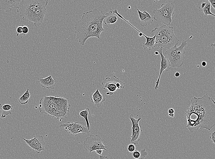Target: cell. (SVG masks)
<instances>
[{
    "mask_svg": "<svg viewBox=\"0 0 215 159\" xmlns=\"http://www.w3.org/2000/svg\"><path fill=\"white\" fill-rule=\"evenodd\" d=\"M191 105L185 111L188 128L191 133L200 128L210 131L215 125V104L214 100L206 94L191 99Z\"/></svg>",
    "mask_w": 215,
    "mask_h": 159,
    "instance_id": "6da1fadb",
    "label": "cell"
},
{
    "mask_svg": "<svg viewBox=\"0 0 215 159\" xmlns=\"http://www.w3.org/2000/svg\"><path fill=\"white\" fill-rule=\"evenodd\" d=\"M105 17L103 11L99 12L96 8L82 13L74 28L76 39L80 45L84 46L86 40L90 37L100 39L101 33L104 31L103 21Z\"/></svg>",
    "mask_w": 215,
    "mask_h": 159,
    "instance_id": "7a4b0ae2",
    "label": "cell"
},
{
    "mask_svg": "<svg viewBox=\"0 0 215 159\" xmlns=\"http://www.w3.org/2000/svg\"><path fill=\"white\" fill-rule=\"evenodd\" d=\"M151 37L155 35V47L169 49L178 44L179 39L175 35L173 28L165 24L155 28L151 31Z\"/></svg>",
    "mask_w": 215,
    "mask_h": 159,
    "instance_id": "3957f363",
    "label": "cell"
},
{
    "mask_svg": "<svg viewBox=\"0 0 215 159\" xmlns=\"http://www.w3.org/2000/svg\"><path fill=\"white\" fill-rule=\"evenodd\" d=\"M48 0H23L20 2L16 12L20 13L23 20L32 22L35 13L39 7L48 4Z\"/></svg>",
    "mask_w": 215,
    "mask_h": 159,
    "instance_id": "277c9868",
    "label": "cell"
},
{
    "mask_svg": "<svg viewBox=\"0 0 215 159\" xmlns=\"http://www.w3.org/2000/svg\"><path fill=\"white\" fill-rule=\"evenodd\" d=\"M188 40H183L179 46L177 47V44H176L165 52L166 57L169 60L171 67L180 68L183 65L185 58L184 48L187 46Z\"/></svg>",
    "mask_w": 215,
    "mask_h": 159,
    "instance_id": "5b68a950",
    "label": "cell"
},
{
    "mask_svg": "<svg viewBox=\"0 0 215 159\" xmlns=\"http://www.w3.org/2000/svg\"><path fill=\"white\" fill-rule=\"evenodd\" d=\"M159 9L153 10V18L156 21L168 26L172 22L175 5L173 3H162Z\"/></svg>",
    "mask_w": 215,
    "mask_h": 159,
    "instance_id": "8992f818",
    "label": "cell"
},
{
    "mask_svg": "<svg viewBox=\"0 0 215 159\" xmlns=\"http://www.w3.org/2000/svg\"><path fill=\"white\" fill-rule=\"evenodd\" d=\"M85 150L90 154L93 151L101 149L107 151V146L103 143V140L98 135H90L84 141L83 144Z\"/></svg>",
    "mask_w": 215,
    "mask_h": 159,
    "instance_id": "52a82bcc",
    "label": "cell"
},
{
    "mask_svg": "<svg viewBox=\"0 0 215 159\" xmlns=\"http://www.w3.org/2000/svg\"><path fill=\"white\" fill-rule=\"evenodd\" d=\"M60 127L64 128L66 132H68L71 135L73 136H76L79 133L85 135L90 132V130L85 126V123L83 122H68L61 124Z\"/></svg>",
    "mask_w": 215,
    "mask_h": 159,
    "instance_id": "ba28073f",
    "label": "cell"
},
{
    "mask_svg": "<svg viewBox=\"0 0 215 159\" xmlns=\"http://www.w3.org/2000/svg\"><path fill=\"white\" fill-rule=\"evenodd\" d=\"M101 84L103 89H107L109 91L106 94L110 95H113L117 89L124 88L123 82L115 76L106 78L101 82Z\"/></svg>",
    "mask_w": 215,
    "mask_h": 159,
    "instance_id": "9c48e42d",
    "label": "cell"
},
{
    "mask_svg": "<svg viewBox=\"0 0 215 159\" xmlns=\"http://www.w3.org/2000/svg\"><path fill=\"white\" fill-rule=\"evenodd\" d=\"M132 124V135L130 136V142L134 145L137 144L140 140V134L142 131L141 126L139 124V122L141 118L140 117L136 119L133 114H131L129 117Z\"/></svg>",
    "mask_w": 215,
    "mask_h": 159,
    "instance_id": "30bf717a",
    "label": "cell"
},
{
    "mask_svg": "<svg viewBox=\"0 0 215 159\" xmlns=\"http://www.w3.org/2000/svg\"><path fill=\"white\" fill-rule=\"evenodd\" d=\"M22 138L26 142L27 144L37 153H39L41 151L45 150V143L43 136L39 135H36L30 139H26L23 138Z\"/></svg>",
    "mask_w": 215,
    "mask_h": 159,
    "instance_id": "8fae6325",
    "label": "cell"
},
{
    "mask_svg": "<svg viewBox=\"0 0 215 159\" xmlns=\"http://www.w3.org/2000/svg\"><path fill=\"white\" fill-rule=\"evenodd\" d=\"M162 48H160L157 50V51L158 52L159 54L160 55L161 58V61L159 74L158 79L155 83L156 84L154 87V89L155 90H156L159 88V80L162 73L165 70L166 72L169 71L171 67L169 60L166 57L164 56L163 55L162 52Z\"/></svg>",
    "mask_w": 215,
    "mask_h": 159,
    "instance_id": "7c38bea8",
    "label": "cell"
},
{
    "mask_svg": "<svg viewBox=\"0 0 215 159\" xmlns=\"http://www.w3.org/2000/svg\"><path fill=\"white\" fill-rule=\"evenodd\" d=\"M137 10L139 16L138 22L141 26L146 27L153 22L152 17L145 9H144L142 12L138 9Z\"/></svg>",
    "mask_w": 215,
    "mask_h": 159,
    "instance_id": "4fadbf2b",
    "label": "cell"
},
{
    "mask_svg": "<svg viewBox=\"0 0 215 159\" xmlns=\"http://www.w3.org/2000/svg\"><path fill=\"white\" fill-rule=\"evenodd\" d=\"M20 0H0V9L8 13L13 7L17 8Z\"/></svg>",
    "mask_w": 215,
    "mask_h": 159,
    "instance_id": "5bb4252c",
    "label": "cell"
},
{
    "mask_svg": "<svg viewBox=\"0 0 215 159\" xmlns=\"http://www.w3.org/2000/svg\"><path fill=\"white\" fill-rule=\"evenodd\" d=\"M90 98L91 102L97 108L100 107L106 99L104 94L100 92L98 89H97L93 93L91 94Z\"/></svg>",
    "mask_w": 215,
    "mask_h": 159,
    "instance_id": "9a60e30c",
    "label": "cell"
},
{
    "mask_svg": "<svg viewBox=\"0 0 215 159\" xmlns=\"http://www.w3.org/2000/svg\"><path fill=\"white\" fill-rule=\"evenodd\" d=\"M38 80L40 86L44 88L53 90L55 87L56 80L52 78L51 75L45 78H39Z\"/></svg>",
    "mask_w": 215,
    "mask_h": 159,
    "instance_id": "2e32d148",
    "label": "cell"
},
{
    "mask_svg": "<svg viewBox=\"0 0 215 159\" xmlns=\"http://www.w3.org/2000/svg\"><path fill=\"white\" fill-rule=\"evenodd\" d=\"M105 15V17L104 19L103 22L106 25L114 24L117 20V15L113 13L112 11H110L108 13H106Z\"/></svg>",
    "mask_w": 215,
    "mask_h": 159,
    "instance_id": "e0dca14e",
    "label": "cell"
},
{
    "mask_svg": "<svg viewBox=\"0 0 215 159\" xmlns=\"http://www.w3.org/2000/svg\"><path fill=\"white\" fill-rule=\"evenodd\" d=\"M143 35L146 38V41L143 44L142 46L144 49H146L151 50L155 47V36L154 35L152 37H149L146 36L143 34Z\"/></svg>",
    "mask_w": 215,
    "mask_h": 159,
    "instance_id": "ac0fdd59",
    "label": "cell"
},
{
    "mask_svg": "<svg viewBox=\"0 0 215 159\" xmlns=\"http://www.w3.org/2000/svg\"><path fill=\"white\" fill-rule=\"evenodd\" d=\"M147 155L148 153L145 149H142L140 151L136 150L132 153V156L135 159H144Z\"/></svg>",
    "mask_w": 215,
    "mask_h": 159,
    "instance_id": "d6986e66",
    "label": "cell"
},
{
    "mask_svg": "<svg viewBox=\"0 0 215 159\" xmlns=\"http://www.w3.org/2000/svg\"><path fill=\"white\" fill-rule=\"evenodd\" d=\"M90 114V111L89 108H86L79 113L80 115L85 120L86 123V127L89 130H90V126L88 119V116Z\"/></svg>",
    "mask_w": 215,
    "mask_h": 159,
    "instance_id": "ffe728a7",
    "label": "cell"
},
{
    "mask_svg": "<svg viewBox=\"0 0 215 159\" xmlns=\"http://www.w3.org/2000/svg\"><path fill=\"white\" fill-rule=\"evenodd\" d=\"M29 91V89H27L25 93L18 99V101L21 104L25 105L28 102L31 96Z\"/></svg>",
    "mask_w": 215,
    "mask_h": 159,
    "instance_id": "44dd1931",
    "label": "cell"
},
{
    "mask_svg": "<svg viewBox=\"0 0 215 159\" xmlns=\"http://www.w3.org/2000/svg\"><path fill=\"white\" fill-rule=\"evenodd\" d=\"M210 4L208 0L204 8L201 9H199L198 11L203 14L205 17H206L209 15L215 17V15L212 13L210 11Z\"/></svg>",
    "mask_w": 215,
    "mask_h": 159,
    "instance_id": "7402d4cb",
    "label": "cell"
},
{
    "mask_svg": "<svg viewBox=\"0 0 215 159\" xmlns=\"http://www.w3.org/2000/svg\"><path fill=\"white\" fill-rule=\"evenodd\" d=\"M12 113L11 111H5L3 110L2 108V105L0 103V117L4 118L5 117L7 116L11 115Z\"/></svg>",
    "mask_w": 215,
    "mask_h": 159,
    "instance_id": "603a6c76",
    "label": "cell"
},
{
    "mask_svg": "<svg viewBox=\"0 0 215 159\" xmlns=\"http://www.w3.org/2000/svg\"><path fill=\"white\" fill-rule=\"evenodd\" d=\"M13 106L8 104H6L2 106V108L5 111H10L13 109Z\"/></svg>",
    "mask_w": 215,
    "mask_h": 159,
    "instance_id": "cb8c5ba5",
    "label": "cell"
},
{
    "mask_svg": "<svg viewBox=\"0 0 215 159\" xmlns=\"http://www.w3.org/2000/svg\"><path fill=\"white\" fill-rule=\"evenodd\" d=\"M127 150L129 152L133 153L136 150V147L133 144H130L127 146Z\"/></svg>",
    "mask_w": 215,
    "mask_h": 159,
    "instance_id": "d4e9b609",
    "label": "cell"
},
{
    "mask_svg": "<svg viewBox=\"0 0 215 159\" xmlns=\"http://www.w3.org/2000/svg\"><path fill=\"white\" fill-rule=\"evenodd\" d=\"M215 129L209 133V135L210 136V138L211 140V142H213L214 145L215 144Z\"/></svg>",
    "mask_w": 215,
    "mask_h": 159,
    "instance_id": "484cf974",
    "label": "cell"
},
{
    "mask_svg": "<svg viewBox=\"0 0 215 159\" xmlns=\"http://www.w3.org/2000/svg\"><path fill=\"white\" fill-rule=\"evenodd\" d=\"M23 28L22 26L20 25H19L16 27V31L17 32L16 36L18 37L19 35H22V34Z\"/></svg>",
    "mask_w": 215,
    "mask_h": 159,
    "instance_id": "4316f807",
    "label": "cell"
},
{
    "mask_svg": "<svg viewBox=\"0 0 215 159\" xmlns=\"http://www.w3.org/2000/svg\"><path fill=\"white\" fill-rule=\"evenodd\" d=\"M23 30L22 34L21 35L25 36L29 32V28L26 26H22Z\"/></svg>",
    "mask_w": 215,
    "mask_h": 159,
    "instance_id": "83f0119b",
    "label": "cell"
},
{
    "mask_svg": "<svg viewBox=\"0 0 215 159\" xmlns=\"http://www.w3.org/2000/svg\"><path fill=\"white\" fill-rule=\"evenodd\" d=\"M168 115L172 117H173L174 116V110L173 108H170L168 110Z\"/></svg>",
    "mask_w": 215,
    "mask_h": 159,
    "instance_id": "f1b7e54d",
    "label": "cell"
},
{
    "mask_svg": "<svg viewBox=\"0 0 215 159\" xmlns=\"http://www.w3.org/2000/svg\"><path fill=\"white\" fill-rule=\"evenodd\" d=\"M211 6L215 9V0H208Z\"/></svg>",
    "mask_w": 215,
    "mask_h": 159,
    "instance_id": "f546056e",
    "label": "cell"
},
{
    "mask_svg": "<svg viewBox=\"0 0 215 159\" xmlns=\"http://www.w3.org/2000/svg\"><path fill=\"white\" fill-rule=\"evenodd\" d=\"M96 153L98 154L101 155L102 153V150L101 149H97L95 150Z\"/></svg>",
    "mask_w": 215,
    "mask_h": 159,
    "instance_id": "4dcf8cb0",
    "label": "cell"
},
{
    "mask_svg": "<svg viewBox=\"0 0 215 159\" xmlns=\"http://www.w3.org/2000/svg\"><path fill=\"white\" fill-rule=\"evenodd\" d=\"M99 159H108V157L106 156L100 155L99 157Z\"/></svg>",
    "mask_w": 215,
    "mask_h": 159,
    "instance_id": "1f68e13d",
    "label": "cell"
},
{
    "mask_svg": "<svg viewBox=\"0 0 215 159\" xmlns=\"http://www.w3.org/2000/svg\"><path fill=\"white\" fill-rule=\"evenodd\" d=\"M207 65V63L205 61H203L202 62L201 65L203 67H205Z\"/></svg>",
    "mask_w": 215,
    "mask_h": 159,
    "instance_id": "d6a6232c",
    "label": "cell"
},
{
    "mask_svg": "<svg viewBox=\"0 0 215 159\" xmlns=\"http://www.w3.org/2000/svg\"><path fill=\"white\" fill-rule=\"evenodd\" d=\"M175 76L176 77H178L180 76V73L178 72H176L174 74Z\"/></svg>",
    "mask_w": 215,
    "mask_h": 159,
    "instance_id": "836d02e7",
    "label": "cell"
},
{
    "mask_svg": "<svg viewBox=\"0 0 215 159\" xmlns=\"http://www.w3.org/2000/svg\"><path fill=\"white\" fill-rule=\"evenodd\" d=\"M211 46L213 47L214 49L215 48V43H212L210 44Z\"/></svg>",
    "mask_w": 215,
    "mask_h": 159,
    "instance_id": "e575fe53",
    "label": "cell"
},
{
    "mask_svg": "<svg viewBox=\"0 0 215 159\" xmlns=\"http://www.w3.org/2000/svg\"><path fill=\"white\" fill-rule=\"evenodd\" d=\"M143 33L141 32L140 33H139V35L140 36H141L142 35H143Z\"/></svg>",
    "mask_w": 215,
    "mask_h": 159,
    "instance_id": "d590c367",
    "label": "cell"
},
{
    "mask_svg": "<svg viewBox=\"0 0 215 159\" xmlns=\"http://www.w3.org/2000/svg\"><path fill=\"white\" fill-rule=\"evenodd\" d=\"M155 53L156 55H158L159 54V53L157 51H155Z\"/></svg>",
    "mask_w": 215,
    "mask_h": 159,
    "instance_id": "8d00e7d4",
    "label": "cell"
},
{
    "mask_svg": "<svg viewBox=\"0 0 215 159\" xmlns=\"http://www.w3.org/2000/svg\"><path fill=\"white\" fill-rule=\"evenodd\" d=\"M197 67H199V65H197Z\"/></svg>",
    "mask_w": 215,
    "mask_h": 159,
    "instance_id": "74e56055",
    "label": "cell"
}]
</instances>
